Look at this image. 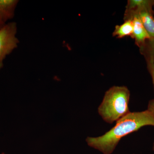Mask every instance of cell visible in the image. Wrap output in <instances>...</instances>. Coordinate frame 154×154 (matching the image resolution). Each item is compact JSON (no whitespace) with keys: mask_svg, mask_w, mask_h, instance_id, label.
I'll return each mask as SVG.
<instances>
[{"mask_svg":"<svg viewBox=\"0 0 154 154\" xmlns=\"http://www.w3.org/2000/svg\"><path fill=\"white\" fill-rule=\"evenodd\" d=\"M17 32L15 22L5 24L0 29V70L4 66L6 57L18 47L19 41L17 37Z\"/></svg>","mask_w":154,"mask_h":154,"instance_id":"3957f363","label":"cell"},{"mask_svg":"<svg viewBox=\"0 0 154 154\" xmlns=\"http://www.w3.org/2000/svg\"><path fill=\"white\" fill-rule=\"evenodd\" d=\"M153 150L154 151V143H153Z\"/></svg>","mask_w":154,"mask_h":154,"instance_id":"4fadbf2b","label":"cell"},{"mask_svg":"<svg viewBox=\"0 0 154 154\" xmlns=\"http://www.w3.org/2000/svg\"><path fill=\"white\" fill-rule=\"evenodd\" d=\"M149 70L152 76V79L153 84L154 88V58L151 57L150 60L149 62Z\"/></svg>","mask_w":154,"mask_h":154,"instance_id":"9c48e42d","label":"cell"},{"mask_svg":"<svg viewBox=\"0 0 154 154\" xmlns=\"http://www.w3.org/2000/svg\"><path fill=\"white\" fill-rule=\"evenodd\" d=\"M154 1L148 0H130L128 2L126 8L127 16L143 9L152 10Z\"/></svg>","mask_w":154,"mask_h":154,"instance_id":"52a82bcc","label":"cell"},{"mask_svg":"<svg viewBox=\"0 0 154 154\" xmlns=\"http://www.w3.org/2000/svg\"><path fill=\"white\" fill-rule=\"evenodd\" d=\"M145 126H154V114L147 109L130 112L116 122L115 126L105 134L97 137H88V145L104 154L113 152L122 138Z\"/></svg>","mask_w":154,"mask_h":154,"instance_id":"6da1fadb","label":"cell"},{"mask_svg":"<svg viewBox=\"0 0 154 154\" xmlns=\"http://www.w3.org/2000/svg\"><path fill=\"white\" fill-rule=\"evenodd\" d=\"M133 17H137L140 20L150 38H154V18L152 10L143 9L127 16V19H131Z\"/></svg>","mask_w":154,"mask_h":154,"instance_id":"277c9868","label":"cell"},{"mask_svg":"<svg viewBox=\"0 0 154 154\" xmlns=\"http://www.w3.org/2000/svg\"><path fill=\"white\" fill-rule=\"evenodd\" d=\"M133 23V31L131 37L134 38L138 45L143 44L147 39H150L148 33L140 19L137 17L131 18Z\"/></svg>","mask_w":154,"mask_h":154,"instance_id":"8992f818","label":"cell"},{"mask_svg":"<svg viewBox=\"0 0 154 154\" xmlns=\"http://www.w3.org/2000/svg\"><path fill=\"white\" fill-rule=\"evenodd\" d=\"M147 110L154 114V99L149 102Z\"/></svg>","mask_w":154,"mask_h":154,"instance_id":"8fae6325","label":"cell"},{"mask_svg":"<svg viewBox=\"0 0 154 154\" xmlns=\"http://www.w3.org/2000/svg\"><path fill=\"white\" fill-rule=\"evenodd\" d=\"M148 48L151 57H154V38L149 39Z\"/></svg>","mask_w":154,"mask_h":154,"instance_id":"30bf717a","label":"cell"},{"mask_svg":"<svg viewBox=\"0 0 154 154\" xmlns=\"http://www.w3.org/2000/svg\"><path fill=\"white\" fill-rule=\"evenodd\" d=\"M133 31V23L132 19H127L124 23L120 25H116L113 32V36L119 38L125 36H132Z\"/></svg>","mask_w":154,"mask_h":154,"instance_id":"ba28073f","label":"cell"},{"mask_svg":"<svg viewBox=\"0 0 154 154\" xmlns=\"http://www.w3.org/2000/svg\"><path fill=\"white\" fill-rule=\"evenodd\" d=\"M6 23H4V22H3L1 19H0V29H1V28H2V27Z\"/></svg>","mask_w":154,"mask_h":154,"instance_id":"7c38bea8","label":"cell"},{"mask_svg":"<svg viewBox=\"0 0 154 154\" xmlns=\"http://www.w3.org/2000/svg\"><path fill=\"white\" fill-rule=\"evenodd\" d=\"M19 2L18 0H0V19L4 23L14 18Z\"/></svg>","mask_w":154,"mask_h":154,"instance_id":"5b68a950","label":"cell"},{"mask_svg":"<svg viewBox=\"0 0 154 154\" xmlns=\"http://www.w3.org/2000/svg\"><path fill=\"white\" fill-rule=\"evenodd\" d=\"M130 92L125 86H113L106 91L98 108L102 119L112 124L129 113Z\"/></svg>","mask_w":154,"mask_h":154,"instance_id":"7a4b0ae2","label":"cell"}]
</instances>
